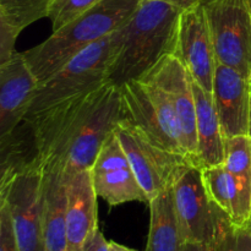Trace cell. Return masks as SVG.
Wrapping results in <instances>:
<instances>
[{
  "label": "cell",
  "instance_id": "obj_8",
  "mask_svg": "<svg viewBox=\"0 0 251 251\" xmlns=\"http://www.w3.org/2000/svg\"><path fill=\"white\" fill-rule=\"evenodd\" d=\"M218 64L251 78V0H201Z\"/></svg>",
  "mask_w": 251,
  "mask_h": 251
},
{
  "label": "cell",
  "instance_id": "obj_14",
  "mask_svg": "<svg viewBox=\"0 0 251 251\" xmlns=\"http://www.w3.org/2000/svg\"><path fill=\"white\" fill-rule=\"evenodd\" d=\"M212 96L225 139L249 135L251 78L217 63Z\"/></svg>",
  "mask_w": 251,
  "mask_h": 251
},
{
  "label": "cell",
  "instance_id": "obj_7",
  "mask_svg": "<svg viewBox=\"0 0 251 251\" xmlns=\"http://www.w3.org/2000/svg\"><path fill=\"white\" fill-rule=\"evenodd\" d=\"M115 132L150 201L172 188L186 167L195 164L191 157L174 153L152 144L141 130L126 119L120 120Z\"/></svg>",
  "mask_w": 251,
  "mask_h": 251
},
{
  "label": "cell",
  "instance_id": "obj_22",
  "mask_svg": "<svg viewBox=\"0 0 251 251\" xmlns=\"http://www.w3.org/2000/svg\"><path fill=\"white\" fill-rule=\"evenodd\" d=\"M202 179L203 185H205V189L211 201L216 203L220 208H222L229 216L230 194L225 163L203 168Z\"/></svg>",
  "mask_w": 251,
  "mask_h": 251
},
{
  "label": "cell",
  "instance_id": "obj_2",
  "mask_svg": "<svg viewBox=\"0 0 251 251\" xmlns=\"http://www.w3.org/2000/svg\"><path fill=\"white\" fill-rule=\"evenodd\" d=\"M196 0H141L113 33L108 81L120 87L141 80L167 54H173L180 15Z\"/></svg>",
  "mask_w": 251,
  "mask_h": 251
},
{
  "label": "cell",
  "instance_id": "obj_4",
  "mask_svg": "<svg viewBox=\"0 0 251 251\" xmlns=\"http://www.w3.org/2000/svg\"><path fill=\"white\" fill-rule=\"evenodd\" d=\"M113 33L91 44L46 82L39 85L24 122L34 119L77 96L107 83L113 50Z\"/></svg>",
  "mask_w": 251,
  "mask_h": 251
},
{
  "label": "cell",
  "instance_id": "obj_10",
  "mask_svg": "<svg viewBox=\"0 0 251 251\" xmlns=\"http://www.w3.org/2000/svg\"><path fill=\"white\" fill-rule=\"evenodd\" d=\"M173 54L185 66L191 78L212 93L217 58L201 1L181 12Z\"/></svg>",
  "mask_w": 251,
  "mask_h": 251
},
{
  "label": "cell",
  "instance_id": "obj_20",
  "mask_svg": "<svg viewBox=\"0 0 251 251\" xmlns=\"http://www.w3.org/2000/svg\"><path fill=\"white\" fill-rule=\"evenodd\" d=\"M53 0H0V21L20 34L22 29L47 17Z\"/></svg>",
  "mask_w": 251,
  "mask_h": 251
},
{
  "label": "cell",
  "instance_id": "obj_23",
  "mask_svg": "<svg viewBox=\"0 0 251 251\" xmlns=\"http://www.w3.org/2000/svg\"><path fill=\"white\" fill-rule=\"evenodd\" d=\"M100 0H53L48 7L47 17L53 25V32L70 24L92 9Z\"/></svg>",
  "mask_w": 251,
  "mask_h": 251
},
{
  "label": "cell",
  "instance_id": "obj_18",
  "mask_svg": "<svg viewBox=\"0 0 251 251\" xmlns=\"http://www.w3.org/2000/svg\"><path fill=\"white\" fill-rule=\"evenodd\" d=\"M44 174L43 239L44 251H68L66 237V180L56 173Z\"/></svg>",
  "mask_w": 251,
  "mask_h": 251
},
{
  "label": "cell",
  "instance_id": "obj_26",
  "mask_svg": "<svg viewBox=\"0 0 251 251\" xmlns=\"http://www.w3.org/2000/svg\"><path fill=\"white\" fill-rule=\"evenodd\" d=\"M108 244H109V242H107L103 233L98 228L95 234L92 235V238L88 240L83 251H108Z\"/></svg>",
  "mask_w": 251,
  "mask_h": 251
},
{
  "label": "cell",
  "instance_id": "obj_27",
  "mask_svg": "<svg viewBox=\"0 0 251 251\" xmlns=\"http://www.w3.org/2000/svg\"><path fill=\"white\" fill-rule=\"evenodd\" d=\"M179 251H217L213 245L202 244V243L185 242L181 244Z\"/></svg>",
  "mask_w": 251,
  "mask_h": 251
},
{
  "label": "cell",
  "instance_id": "obj_28",
  "mask_svg": "<svg viewBox=\"0 0 251 251\" xmlns=\"http://www.w3.org/2000/svg\"><path fill=\"white\" fill-rule=\"evenodd\" d=\"M108 251H136L134 249H130V248L124 247V245L119 244V243H115L113 240H110L109 244H108Z\"/></svg>",
  "mask_w": 251,
  "mask_h": 251
},
{
  "label": "cell",
  "instance_id": "obj_13",
  "mask_svg": "<svg viewBox=\"0 0 251 251\" xmlns=\"http://www.w3.org/2000/svg\"><path fill=\"white\" fill-rule=\"evenodd\" d=\"M142 78L156 83L167 93L180 122L189 156L196 164V105L190 74L174 54H167Z\"/></svg>",
  "mask_w": 251,
  "mask_h": 251
},
{
  "label": "cell",
  "instance_id": "obj_16",
  "mask_svg": "<svg viewBox=\"0 0 251 251\" xmlns=\"http://www.w3.org/2000/svg\"><path fill=\"white\" fill-rule=\"evenodd\" d=\"M225 167L230 194L229 217L235 226L251 222V144L249 135L226 139Z\"/></svg>",
  "mask_w": 251,
  "mask_h": 251
},
{
  "label": "cell",
  "instance_id": "obj_3",
  "mask_svg": "<svg viewBox=\"0 0 251 251\" xmlns=\"http://www.w3.org/2000/svg\"><path fill=\"white\" fill-rule=\"evenodd\" d=\"M141 0H100L70 24L56 29L38 46L24 51L39 85L58 73L87 47L119 29Z\"/></svg>",
  "mask_w": 251,
  "mask_h": 251
},
{
  "label": "cell",
  "instance_id": "obj_24",
  "mask_svg": "<svg viewBox=\"0 0 251 251\" xmlns=\"http://www.w3.org/2000/svg\"><path fill=\"white\" fill-rule=\"evenodd\" d=\"M0 251H20L6 205L0 203Z\"/></svg>",
  "mask_w": 251,
  "mask_h": 251
},
{
  "label": "cell",
  "instance_id": "obj_17",
  "mask_svg": "<svg viewBox=\"0 0 251 251\" xmlns=\"http://www.w3.org/2000/svg\"><path fill=\"white\" fill-rule=\"evenodd\" d=\"M191 81L196 105V164L201 169L223 164L226 157V139L213 102V96L211 92L203 90L193 78Z\"/></svg>",
  "mask_w": 251,
  "mask_h": 251
},
{
  "label": "cell",
  "instance_id": "obj_12",
  "mask_svg": "<svg viewBox=\"0 0 251 251\" xmlns=\"http://www.w3.org/2000/svg\"><path fill=\"white\" fill-rule=\"evenodd\" d=\"M39 83L24 51L0 64V141L7 139L26 118Z\"/></svg>",
  "mask_w": 251,
  "mask_h": 251
},
{
  "label": "cell",
  "instance_id": "obj_29",
  "mask_svg": "<svg viewBox=\"0 0 251 251\" xmlns=\"http://www.w3.org/2000/svg\"><path fill=\"white\" fill-rule=\"evenodd\" d=\"M249 137H250V144H251V114H250V127H249Z\"/></svg>",
  "mask_w": 251,
  "mask_h": 251
},
{
  "label": "cell",
  "instance_id": "obj_9",
  "mask_svg": "<svg viewBox=\"0 0 251 251\" xmlns=\"http://www.w3.org/2000/svg\"><path fill=\"white\" fill-rule=\"evenodd\" d=\"M172 188L183 243L195 242L215 247L221 216L225 211L208 198L202 169L195 164L186 167Z\"/></svg>",
  "mask_w": 251,
  "mask_h": 251
},
{
  "label": "cell",
  "instance_id": "obj_11",
  "mask_svg": "<svg viewBox=\"0 0 251 251\" xmlns=\"http://www.w3.org/2000/svg\"><path fill=\"white\" fill-rule=\"evenodd\" d=\"M91 173L96 193L110 206L131 201L150 202L130 166L129 158L115 130L100 147Z\"/></svg>",
  "mask_w": 251,
  "mask_h": 251
},
{
  "label": "cell",
  "instance_id": "obj_5",
  "mask_svg": "<svg viewBox=\"0 0 251 251\" xmlns=\"http://www.w3.org/2000/svg\"><path fill=\"white\" fill-rule=\"evenodd\" d=\"M120 91L122 119L132 123L156 146L189 156L176 109L159 86L142 78L124 83Z\"/></svg>",
  "mask_w": 251,
  "mask_h": 251
},
{
  "label": "cell",
  "instance_id": "obj_1",
  "mask_svg": "<svg viewBox=\"0 0 251 251\" xmlns=\"http://www.w3.org/2000/svg\"><path fill=\"white\" fill-rule=\"evenodd\" d=\"M122 120V91L114 83L77 96L49 112L22 122L14 131L28 163L43 173L71 176L92 169L104 144Z\"/></svg>",
  "mask_w": 251,
  "mask_h": 251
},
{
  "label": "cell",
  "instance_id": "obj_19",
  "mask_svg": "<svg viewBox=\"0 0 251 251\" xmlns=\"http://www.w3.org/2000/svg\"><path fill=\"white\" fill-rule=\"evenodd\" d=\"M151 218L145 251H179L183 240L180 235L173 188H168L149 202Z\"/></svg>",
  "mask_w": 251,
  "mask_h": 251
},
{
  "label": "cell",
  "instance_id": "obj_6",
  "mask_svg": "<svg viewBox=\"0 0 251 251\" xmlns=\"http://www.w3.org/2000/svg\"><path fill=\"white\" fill-rule=\"evenodd\" d=\"M44 174L34 163L0 180V203L6 205L20 251H44Z\"/></svg>",
  "mask_w": 251,
  "mask_h": 251
},
{
  "label": "cell",
  "instance_id": "obj_21",
  "mask_svg": "<svg viewBox=\"0 0 251 251\" xmlns=\"http://www.w3.org/2000/svg\"><path fill=\"white\" fill-rule=\"evenodd\" d=\"M215 248L217 251H251V222L235 226L228 213L223 212Z\"/></svg>",
  "mask_w": 251,
  "mask_h": 251
},
{
  "label": "cell",
  "instance_id": "obj_15",
  "mask_svg": "<svg viewBox=\"0 0 251 251\" xmlns=\"http://www.w3.org/2000/svg\"><path fill=\"white\" fill-rule=\"evenodd\" d=\"M66 237L68 251H83L98 229L97 193L91 169L78 172L66 180Z\"/></svg>",
  "mask_w": 251,
  "mask_h": 251
},
{
  "label": "cell",
  "instance_id": "obj_25",
  "mask_svg": "<svg viewBox=\"0 0 251 251\" xmlns=\"http://www.w3.org/2000/svg\"><path fill=\"white\" fill-rule=\"evenodd\" d=\"M17 36V32H15L5 22L0 21V64L9 60L16 51L14 47Z\"/></svg>",
  "mask_w": 251,
  "mask_h": 251
}]
</instances>
